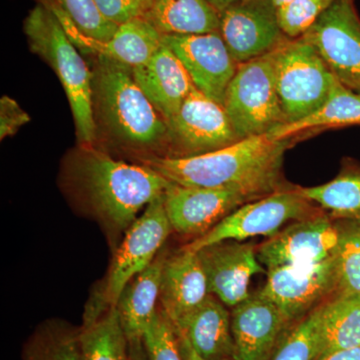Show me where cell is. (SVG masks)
Returning a JSON list of instances; mask_svg holds the SVG:
<instances>
[{
    "label": "cell",
    "mask_w": 360,
    "mask_h": 360,
    "mask_svg": "<svg viewBox=\"0 0 360 360\" xmlns=\"http://www.w3.org/2000/svg\"><path fill=\"white\" fill-rule=\"evenodd\" d=\"M79 340L82 360H129V340L117 309L101 291L85 307Z\"/></svg>",
    "instance_id": "22"
},
{
    "label": "cell",
    "mask_w": 360,
    "mask_h": 360,
    "mask_svg": "<svg viewBox=\"0 0 360 360\" xmlns=\"http://www.w3.org/2000/svg\"><path fill=\"white\" fill-rule=\"evenodd\" d=\"M68 184L75 200L112 238L127 232L139 212L163 195L170 182L142 165L84 148L70 160Z\"/></svg>",
    "instance_id": "2"
},
{
    "label": "cell",
    "mask_w": 360,
    "mask_h": 360,
    "mask_svg": "<svg viewBox=\"0 0 360 360\" xmlns=\"http://www.w3.org/2000/svg\"><path fill=\"white\" fill-rule=\"evenodd\" d=\"M340 236L335 252L338 291L360 295V221L340 220Z\"/></svg>",
    "instance_id": "30"
},
{
    "label": "cell",
    "mask_w": 360,
    "mask_h": 360,
    "mask_svg": "<svg viewBox=\"0 0 360 360\" xmlns=\"http://www.w3.org/2000/svg\"><path fill=\"white\" fill-rule=\"evenodd\" d=\"M163 44L184 65L195 89L224 105L238 65L219 32L163 35Z\"/></svg>",
    "instance_id": "14"
},
{
    "label": "cell",
    "mask_w": 360,
    "mask_h": 360,
    "mask_svg": "<svg viewBox=\"0 0 360 360\" xmlns=\"http://www.w3.org/2000/svg\"><path fill=\"white\" fill-rule=\"evenodd\" d=\"M354 124H360V94L335 79L328 99L316 110L296 122L283 123L267 135L274 141H284L309 130Z\"/></svg>",
    "instance_id": "24"
},
{
    "label": "cell",
    "mask_w": 360,
    "mask_h": 360,
    "mask_svg": "<svg viewBox=\"0 0 360 360\" xmlns=\"http://www.w3.org/2000/svg\"><path fill=\"white\" fill-rule=\"evenodd\" d=\"M176 333L177 338H179L180 352H181L182 357H184V360H205V359H202V357L200 356V355L198 354V352L191 347V345H189L188 340H187L184 335H180L179 333Z\"/></svg>",
    "instance_id": "37"
},
{
    "label": "cell",
    "mask_w": 360,
    "mask_h": 360,
    "mask_svg": "<svg viewBox=\"0 0 360 360\" xmlns=\"http://www.w3.org/2000/svg\"><path fill=\"white\" fill-rule=\"evenodd\" d=\"M208 1L214 7L215 11L220 14L222 11H225L227 7L231 6V4H236V2L239 1V0H208Z\"/></svg>",
    "instance_id": "39"
},
{
    "label": "cell",
    "mask_w": 360,
    "mask_h": 360,
    "mask_svg": "<svg viewBox=\"0 0 360 360\" xmlns=\"http://www.w3.org/2000/svg\"><path fill=\"white\" fill-rule=\"evenodd\" d=\"M321 307L288 329L271 360L319 359L321 352Z\"/></svg>",
    "instance_id": "29"
},
{
    "label": "cell",
    "mask_w": 360,
    "mask_h": 360,
    "mask_svg": "<svg viewBox=\"0 0 360 360\" xmlns=\"http://www.w3.org/2000/svg\"><path fill=\"white\" fill-rule=\"evenodd\" d=\"M142 341L148 360H184L174 326L160 307L144 333Z\"/></svg>",
    "instance_id": "32"
},
{
    "label": "cell",
    "mask_w": 360,
    "mask_h": 360,
    "mask_svg": "<svg viewBox=\"0 0 360 360\" xmlns=\"http://www.w3.org/2000/svg\"><path fill=\"white\" fill-rule=\"evenodd\" d=\"M191 347L205 360H234L231 314L217 296L210 295L200 307L174 326Z\"/></svg>",
    "instance_id": "21"
},
{
    "label": "cell",
    "mask_w": 360,
    "mask_h": 360,
    "mask_svg": "<svg viewBox=\"0 0 360 360\" xmlns=\"http://www.w3.org/2000/svg\"><path fill=\"white\" fill-rule=\"evenodd\" d=\"M220 35L238 65L260 58L288 39L272 0H239L219 14Z\"/></svg>",
    "instance_id": "13"
},
{
    "label": "cell",
    "mask_w": 360,
    "mask_h": 360,
    "mask_svg": "<svg viewBox=\"0 0 360 360\" xmlns=\"http://www.w3.org/2000/svg\"><path fill=\"white\" fill-rule=\"evenodd\" d=\"M210 295L207 278L195 251L182 248L176 255L167 257L160 303L174 326L198 309Z\"/></svg>",
    "instance_id": "19"
},
{
    "label": "cell",
    "mask_w": 360,
    "mask_h": 360,
    "mask_svg": "<svg viewBox=\"0 0 360 360\" xmlns=\"http://www.w3.org/2000/svg\"><path fill=\"white\" fill-rule=\"evenodd\" d=\"M274 51L238 65L225 94L224 110L241 139L267 134L285 123L277 94Z\"/></svg>",
    "instance_id": "6"
},
{
    "label": "cell",
    "mask_w": 360,
    "mask_h": 360,
    "mask_svg": "<svg viewBox=\"0 0 360 360\" xmlns=\"http://www.w3.org/2000/svg\"><path fill=\"white\" fill-rule=\"evenodd\" d=\"M321 212L298 193L296 186H291L239 206L212 229L184 248L198 251L220 241H243L257 236L270 238L288 224Z\"/></svg>",
    "instance_id": "7"
},
{
    "label": "cell",
    "mask_w": 360,
    "mask_h": 360,
    "mask_svg": "<svg viewBox=\"0 0 360 360\" xmlns=\"http://www.w3.org/2000/svg\"><path fill=\"white\" fill-rule=\"evenodd\" d=\"M305 200L321 206L333 219L360 221V167L348 165L321 186H296Z\"/></svg>",
    "instance_id": "27"
},
{
    "label": "cell",
    "mask_w": 360,
    "mask_h": 360,
    "mask_svg": "<svg viewBox=\"0 0 360 360\" xmlns=\"http://www.w3.org/2000/svg\"><path fill=\"white\" fill-rule=\"evenodd\" d=\"M144 18L163 35L219 30V13L208 0H153Z\"/></svg>",
    "instance_id": "25"
},
{
    "label": "cell",
    "mask_w": 360,
    "mask_h": 360,
    "mask_svg": "<svg viewBox=\"0 0 360 360\" xmlns=\"http://www.w3.org/2000/svg\"><path fill=\"white\" fill-rule=\"evenodd\" d=\"M291 324L262 295H250L232 309L234 360H271Z\"/></svg>",
    "instance_id": "17"
},
{
    "label": "cell",
    "mask_w": 360,
    "mask_h": 360,
    "mask_svg": "<svg viewBox=\"0 0 360 360\" xmlns=\"http://www.w3.org/2000/svg\"><path fill=\"white\" fill-rule=\"evenodd\" d=\"M167 124V139L175 149V155L169 158L205 155L241 139L224 105L196 89Z\"/></svg>",
    "instance_id": "11"
},
{
    "label": "cell",
    "mask_w": 360,
    "mask_h": 360,
    "mask_svg": "<svg viewBox=\"0 0 360 360\" xmlns=\"http://www.w3.org/2000/svg\"><path fill=\"white\" fill-rule=\"evenodd\" d=\"M302 37L336 79L360 94V18L354 0H336Z\"/></svg>",
    "instance_id": "9"
},
{
    "label": "cell",
    "mask_w": 360,
    "mask_h": 360,
    "mask_svg": "<svg viewBox=\"0 0 360 360\" xmlns=\"http://www.w3.org/2000/svg\"><path fill=\"white\" fill-rule=\"evenodd\" d=\"M94 98L104 124L123 144L149 148L167 139L165 118L136 84L129 66L98 56Z\"/></svg>",
    "instance_id": "3"
},
{
    "label": "cell",
    "mask_w": 360,
    "mask_h": 360,
    "mask_svg": "<svg viewBox=\"0 0 360 360\" xmlns=\"http://www.w3.org/2000/svg\"><path fill=\"white\" fill-rule=\"evenodd\" d=\"M338 291L335 257L307 265H290L267 270L258 295L281 310L290 324L300 321L330 300Z\"/></svg>",
    "instance_id": "8"
},
{
    "label": "cell",
    "mask_w": 360,
    "mask_h": 360,
    "mask_svg": "<svg viewBox=\"0 0 360 360\" xmlns=\"http://www.w3.org/2000/svg\"><path fill=\"white\" fill-rule=\"evenodd\" d=\"M319 360H360V347L340 350Z\"/></svg>",
    "instance_id": "36"
},
{
    "label": "cell",
    "mask_w": 360,
    "mask_h": 360,
    "mask_svg": "<svg viewBox=\"0 0 360 360\" xmlns=\"http://www.w3.org/2000/svg\"><path fill=\"white\" fill-rule=\"evenodd\" d=\"M354 347H360V295L336 293L321 307L319 359Z\"/></svg>",
    "instance_id": "26"
},
{
    "label": "cell",
    "mask_w": 360,
    "mask_h": 360,
    "mask_svg": "<svg viewBox=\"0 0 360 360\" xmlns=\"http://www.w3.org/2000/svg\"><path fill=\"white\" fill-rule=\"evenodd\" d=\"M163 201L172 231L200 238L251 200L236 189L184 186L170 182L163 193Z\"/></svg>",
    "instance_id": "15"
},
{
    "label": "cell",
    "mask_w": 360,
    "mask_h": 360,
    "mask_svg": "<svg viewBox=\"0 0 360 360\" xmlns=\"http://www.w3.org/2000/svg\"><path fill=\"white\" fill-rule=\"evenodd\" d=\"M30 49L44 58L58 75L70 104L78 139L84 144L96 141L94 75L63 23L52 9L37 6L25 22Z\"/></svg>",
    "instance_id": "4"
},
{
    "label": "cell",
    "mask_w": 360,
    "mask_h": 360,
    "mask_svg": "<svg viewBox=\"0 0 360 360\" xmlns=\"http://www.w3.org/2000/svg\"><path fill=\"white\" fill-rule=\"evenodd\" d=\"M167 257L160 251L155 262L131 279L118 297L116 309L129 341L142 340L158 312L161 278Z\"/></svg>",
    "instance_id": "23"
},
{
    "label": "cell",
    "mask_w": 360,
    "mask_h": 360,
    "mask_svg": "<svg viewBox=\"0 0 360 360\" xmlns=\"http://www.w3.org/2000/svg\"><path fill=\"white\" fill-rule=\"evenodd\" d=\"M290 144L291 139L274 141L262 134L205 155L155 156L144 158L142 165L172 184L236 189L252 201L291 187L283 174L284 155Z\"/></svg>",
    "instance_id": "1"
},
{
    "label": "cell",
    "mask_w": 360,
    "mask_h": 360,
    "mask_svg": "<svg viewBox=\"0 0 360 360\" xmlns=\"http://www.w3.org/2000/svg\"><path fill=\"white\" fill-rule=\"evenodd\" d=\"M129 360H148L142 340L129 341Z\"/></svg>",
    "instance_id": "38"
},
{
    "label": "cell",
    "mask_w": 360,
    "mask_h": 360,
    "mask_svg": "<svg viewBox=\"0 0 360 360\" xmlns=\"http://www.w3.org/2000/svg\"><path fill=\"white\" fill-rule=\"evenodd\" d=\"M30 117L20 104L11 97L2 96L0 101V137L1 141L13 136L21 127L30 122Z\"/></svg>",
    "instance_id": "35"
},
{
    "label": "cell",
    "mask_w": 360,
    "mask_h": 360,
    "mask_svg": "<svg viewBox=\"0 0 360 360\" xmlns=\"http://www.w3.org/2000/svg\"><path fill=\"white\" fill-rule=\"evenodd\" d=\"M172 231L161 195L130 225L116 250L101 290L108 303L115 305L129 281L155 262Z\"/></svg>",
    "instance_id": "10"
},
{
    "label": "cell",
    "mask_w": 360,
    "mask_h": 360,
    "mask_svg": "<svg viewBox=\"0 0 360 360\" xmlns=\"http://www.w3.org/2000/svg\"><path fill=\"white\" fill-rule=\"evenodd\" d=\"M274 1V4H276V6L277 8H279V7L285 6V4H288V2H290L291 0H272Z\"/></svg>",
    "instance_id": "40"
},
{
    "label": "cell",
    "mask_w": 360,
    "mask_h": 360,
    "mask_svg": "<svg viewBox=\"0 0 360 360\" xmlns=\"http://www.w3.org/2000/svg\"><path fill=\"white\" fill-rule=\"evenodd\" d=\"M101 13L115 25L146 16L153 0H94Z\"/></svg>",
    "instance_id": "34"
},
{
    "label": "cell",
    "mask_w": 360,
    "mask_h": 360,
    "mask_svg": "<svg viewBox=\"0 0 360 360\" xmlns=\"http://www.w3.org/2000/svg\"><path fill=\"white\" fill-rule=\"evenodd\" d=\"M22 360H82L79 328L65 321L44 322L26 343Z\"/></svg>",
    "instance_id": "28"
},
{
    "label": "cell",
    "mask_w": 360,
    "mask_h": 360,
    "mask_svg": "<svg viewBox=\"0 0 360 360\" xmlns=\"http://www.w3.org/2000/svg\"><path fill=\"white\" fill-rule=\"evenodd\" d=\"M59 20L78 49L117 61L130 68L148 63L163 44L162 33L144 16L118 25L115 35L108 41H97L80 34L65 16H61Z\"/></svg>",
    "instance_id": "18"
},
{
    "label": "cell",
    "mask_w": 360,
    "mask_h": 360,
    "mask_svg": "<svg viewBox=\"0 0 360 360\" xmlns=\"http://www.w3.org/2000/svg\"><path fill=\"white\" fill-rule=\"evenodd\" d=\"M58 9L70 20L80 34L108 41L115 35L118 25L111 22L99 11L94 0H56Z\"/></svg>",
    "instance_id": "31"
},
{
    "label": "cell",
    "mask_w": 360,
    "mask_h": 360,
    "mask_svg": "<svg viewBox=\"0 0 360 360\" xmlns=\"http://www.w3.org/2000/svg\"><path fill=\"white\" fill-rule=\"evenodd\" d=\"M274 53L277 94L285 123L296 122L328 99L336 78L303 37H288Z\"/></svg>",
    "instance_id": "5"
},
{
    "label": "cell",
    "mask_w": 360,
    "mask_h": 360,
    "mask_svg": "<svg viewBox=\"0 0 360 360\" xmlns=\"http://www.w3.org/2000/svg\"><path fill=\"white\" fill-rule=\"evenodd\" d=\"M340 236V222L321 212L284 227L258 246L257 257L266 270L321 264L335 257Z\"/></svg>",
    "instance_id": "12"
},
{
    "label": "cell",
    "mask_w": 360,
    "mask_h": 360,
    "mask_svg": "<svg viewBox=\"0 0 360 360\" xmlns=\"http://www.w3.org/2000/svg\"><path fill=\"white\" fill-rule=\"evenodd\" d=\"M132 75L165 122L195 89L184 65L165 44L148 63L132 68Z\"/></svg>",
    "instance_id": "20"
},
{
    "label": "cell",
    "mask_w": 360,
    "mask_h": 360,
    "mask_svg": "<svg viewBox=\"0 0 360 360\" xmlns=\"http://www.w3.org/2000/svg\"><path fill=\"white\" fill-rule=\"evenodd\" d=\"M195 252L205 270L210 295L231 309L250 297L251 278L267 272L252 243L224 240Z\"/></svg>",
    "instance_id": "16"
},
{
    "label": "cell",
    "mask_w": 360,
    "mask_h": 360,
    "mask_svg": "<svg viewBox=\"0 0 360 360\" xmlns=\"http://www.w3.org/2000/svg\"><path fill=\"white\" fill-rule=\"evenodd\" d=\"M336 0H291L277 8L281 30L290 39L302 37Z\"/></svg>",
    "instance_id": "33"
}]
</instances>
